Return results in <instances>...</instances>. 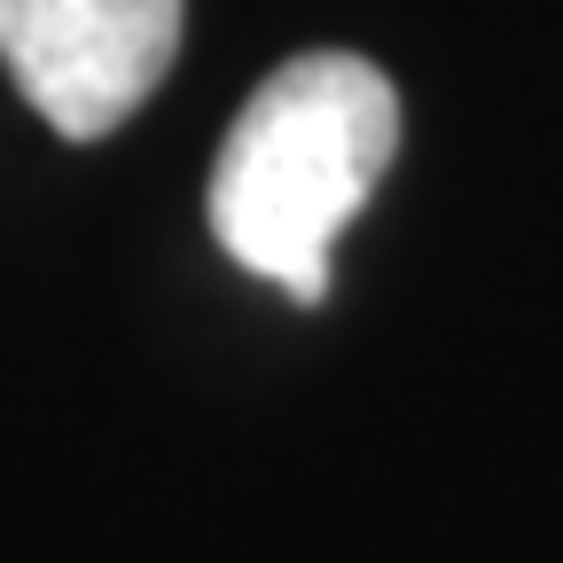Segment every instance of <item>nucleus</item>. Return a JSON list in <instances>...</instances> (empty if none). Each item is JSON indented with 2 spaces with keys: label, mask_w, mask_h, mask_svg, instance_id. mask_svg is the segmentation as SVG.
Masks as SVG:
<instances>
[{
  "label": "nucleus",
  "mask_w": 563,
  "mask_h": 563,
  "mask_svg": "<svg viewBox=\"0 0 563 563\" xmlns=\"http://www.w3.org/2000/svg\"><path fill=\"white\" fill-rule=\"evenodd\" d=\"M391 150H399V95L368 55L344 47L290 55L235 110L220 165H211L203 220L243 274L290 290L298 306H321L329 251L376 196Z\"/></svg>",
  "instance_id": "nucleus-1"
},
{
  "label": "nucleus",
  "mask_w": 563,
  "mask_h": 563,
  "mask_svg": "<svg viewBox=\"0 0 563 563\" xmlns=\"http://www.w3.org/2000/svg\"><path fill=\"white\" fill-rule=\"evenodd\" d=\"M188 0H0V63L63 133L102 141L165 87Z\"/></svg>",
  "instance_id": "nucleus-2"
}]
</instances>
